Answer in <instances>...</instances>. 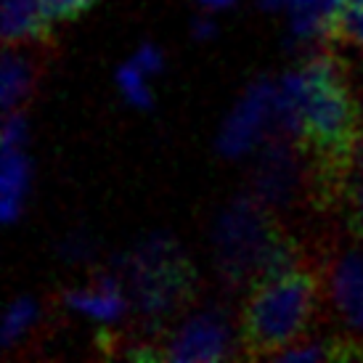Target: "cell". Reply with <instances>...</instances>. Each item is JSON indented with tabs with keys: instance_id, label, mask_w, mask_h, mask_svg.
<instances>
[{
	"instance_id": "10",
	"label": "cell",
	"mask_w": 363,
	"mask_h": 363,
	"mask_svg": "<svg viewBox=\"0 0 363 363\" xmlns=\"http://www.w3.org/2000/svg\"><path fill=\"white\" fill-rule=\"evenodd\" d=\"M61 303L74 308V311L93 315L99 321H117L122 313L128 311V294L122 289L120 276L114 273H96L93 281L82 289H67L61 294Z\"/></svg>"
},
{
	"instance_id": "5",
	"label": "cell",
	"mask_w": 363,
	"mask_h": 363,
	"mask_svg": "<svg viewBox=\"0 0 363 363\" xmlns=\"http://www.w3.org/2000/svg\"><path fill=\"white\" fill-rule=\"evenodd\" d=\"M164 358L175 363H212L231 358V329L225 315L204 311L183 321L170 334Z\"/></svg>"
},
{
	"instance_id": "19",
	"label": "cell",
	"mask_w": 363,
	"mask_h": 363,
	"mask_svg": "<svg viewBox=\"0 0 363 363\" xmlns=\"http://www.w3.org/2000/svg\"><path fill=\"white\" fill-rule=\"evenodd\" d=\"M347 181H361L363 183V133L358 138V146L353 152V160H350V172H347Z\"/></svg>"
},
{
	"instance_id": "4",
	"label": "cell",
	"mask_w": 363,
	"mask_h": 363,
	"mask_svg": "<svg viewBox=\"0 0 363 363\" xmlns=\"http://www.w3.org/2000/svg\"><path fill=\"white\" fill-rule=\"evenodd\" d=\"M122 276L128 279V297L138 315L152 326L172 318L196 292L191 260L167 236H152L138 244L122 262Z\"/></svg>"
},
{
	"instance_id": "17",
	"label": "cell",
	"mask_w": 363,
	"mask_h": 363,
	"mask_svg": "<svg viewBox=\"0 0 363 363\" xmlns=\"http://www.w3.org/2000/svg\"><path fill=\"white\" fill-rule=\"evenodd\" d=\"M21 143H24V117H21V111H6V122H3V152L21 149Z\"/></svg>"
},
{
	"instance_id": "11",
	"label": "cell",
	"mask_w": 363,
	"mask_h": 363,
	"mask_svg": "<svg viewBox=\"0 0 363 363\" xmlns=\"http://www.w3.org/2000/svg\"><path fill=\"white\" fill-rule=\"evenodd\" d=\"M53 27L40 0H3V43H51Z\"/></svg>"
},
{
	"instance_id": "15",
	"label": "cell",
	"mask_w": 363,
	"mask_h": 363,
	"mask_svg": "<svg viewBox=\"0 0 363 363\" xmlns=\"http://www.w3.org/2000/svg\"><path fill=\"white\" fill-rule=\"evenodd\" d=\"M45 19L51 21V27L56 24H72L93 6V0H40Z\"/></svg>"
},
{
	"instance_id": "22",
	"label": "cell",
	"mask_w": 363,
	"mask_h": 363,
	"mask_svg": "<svg viewBox=\"0 0 363 363\" xmlns=\"http://www.w3.org/2000/svg\"><path fill=\"white\" fill-rule=\"evenodd\" d=\"M265 9H281V6H289V0H260Z\"/></svg>"
},
{
	"instance_id": "20",
	"label": "cell",
	"mask_w": 363,
	"mask_h": 363,
	"mask_svg": "<svg viewBox=\"0 0 363 363\" xmlns=\"http://www.w3.org/2000/svg\"><path fill=\"white\" fill-rule=\"evenodd\" d=\"M212 35H215V24H212V19L199 16L196 24H194V38H196V40H207V38H212Z\"/></svg>"
},
{
	"instance_id": "9",
	"label": "cell",
	"mask_w": 363,
	"mask_h": 363,
	"mask_svg": "<svg viewBox=\"0 0 363 363\" xmlns=\"http://www.w3.org/2000/svg\"><path fill=\"white\" fill-rule=\"evenodd\" d=\"M326 292L342 321L363 332V250H345L326 265Z\"/></svg>"
},
{
	"instance_id": "23",
	"label": "cell",
	"mask_w": 363,
	"mask_h": 363,
	"mask_svg": "<svg viewBox=\"0 0 363 363\" xmlns=\"http://www.w3.org/2000/svg\"><path fill=\"white\" fill-rule=\"evenodd\" d=\"M347 6H363V0H345Z\"/></svg>"
},
{
	"instance_id": "16",
	"label": "cell",
	"mask_w": 363,
	"mask_h": 363,
	"mask_svg": "<svg viewBox=\"0 0 363 363\" xmlns=\"http://www.w3.org/2000/svg\"><path fill=\"white\" fill-rule=\"evenodd\" d=\"M342 202L347 204V225H350V231L363 236V183L361 181H347Z\"/></svg>"
},
{
	"instance_id": "18",
	"label": "cell",
	"mask_w": 363,
	"mask_h": 363,
	"mask_svg": "<svg viewBox=\"0 0 363 363\" xmlns=\"http://www.w3.org/2000/svg\"><path fill=\"white\" fill-rule=\"evenodd\" d=\"M135 64L141 67L143 72H160V67H162V53L154 48V45H143L141 51L135 53Z\"/></svg>"
},
{
	"instance_id": "13",
	"label": "cell",
	"mask_w": 363,
	"mask_h": 363,
	"mask_svg": "<svg viewBox=\"0 0 363 363\" xmlns=\"http://www.w3.org/2000/svg\"><path fill=\"white\" fill-rule=\"evenodd\" d=\"M40 323V308L32 303L30 297L13 300L3 321V345L6 350H13L16 345L24 342V337Z\"/></svg>"
},
{
	"instance_id": "8",
	"label": "cell",
	"mask_w": 363,
	"mask_h": 363,
	"mask_svg": "<svg viewBox=\"0 0 363 363\" xmlns=\"http://www.w3.org/2000/svg\"><path fill=\"white\" fill-rule=\"evenodd\" d=\"M297 143L286 135H279L268 143L255 175V196L262 204H284L297 189L300 181V160L294 152Z\"/></svg>"
},
{
	"instance_id": "1",
	"label": "cell",
	"mask_w": 363,
	"mask_h": 363,
	"mask_svg": "<svg viewBox=\"0 0 363 363\" xmlns=\"http://www.w3.org/2000/svg\"><path fill=\"white\" fill-rule=\"evenodd\" d=\"M297 99L303 117L300 146L311 157V199L315 207L342 202L350 160L363 133L361 106L355 101L342 64L329 51L315 53L281 80Z\"/></svg>"
},
{
	"instance_id": "21",
	"label": "cell",
	"mask_w": 363,
	"mask_h": 363,
	"mask_svg": "<svg viewBox=\"0 0 363 363\" xmlns=\"http://www.w3.org/2000/svg\"><path fill=\"white\" fill-rule=\"evenodd\" d=\"M202 3V9L207 11H218V9H228L233 0H199Z\"/></svg>"
},
{
	"instance_id": "14",
	"label": "cell",
	"mask_w": 363,
	"mask_h": 363,
	"mask_svg": "<svg viewBox=\"0 0 363 363\" xmlns=\"http://www.w3.org/2000/svg\"><path fill=\"white\" fill-rule=\"evenodd\" d=\"M143 74H146V72L133 61V64H125V67L120 69L117 82H120V88L128 101L135 104V106H141V109H146V106H152V93H149V88H146V82H143Z\"/></svg>"
},
{
	"instance_id": "7",
	"label": "cell",
	"mask_w": 363,
	"mask_h": 363,
	"mask_svg": "<svg viewBox=\"0 0 363 363\" xmlns=\"http://www.w3.org/2000/svg\"><path fill=\"white\" fill-rule=\"evenodd\" d=\"M51 43H3V109L21 111L27 106L43 74V51Z\"/></svg>"
},
{
	"instance_id": "12",
	"label": "cell",
	"mask_w": 363,
	"mask_h": 363,
	"mask_svg": "<svg viewBox=\"0 0 363 363\" xmlns=\"http://www.w3.org/2000/svg\"><path fill=\"white\" fill-rule=\"evenodd\" d=\"M27 181H30V164L21 149H9L3 152V220L11 223L21 212L24 194H27Z\"/></svg>"
},
{
	"instance_id": "3",
	"label": "cell",
	"mask_w": 363,
	"mask_h": 363,
	"mask_svg": "<svg viewBox=\"0 0 363 363\" xmlns=\"http://www.w3.org/2000/svg\"><path fill=\"white\" fill-rule=\"evenodd\" d=\"M218 271L228 286H252L265 276L300 265V247L281 231L279 220L255 199H236L215 225Z\"/></svg>"
},
{
	"instance_id": "2",
	"label": "cell",
	"mask_w": 363,
	"mask_h": 363,
	"mask_svg": "<svg viewBox=\"0 0 363 363\" xmlns=\"http://www.w3.org/2000/svg\"><path fill=\"white\" fill-rule=\"evenodd\" d=\"M321 305V279L308 265L265 276L250 286L242 308V347L247 358H273L297 345Z\"/></svg>"
},
{
	"instance_id": "6",
	"label": "cell",
	"mask_w": 363,
	"mask_h": 363,
	"mask_svg": "<svg viewBox=\"0 0 363 363\" xmlns=\"http://www.w3.org/2000/svg\"><path fill=\"white\" fill-rule=\"evenodd\" d=\"M273 111H276V88L271 82L260 80L247 91L242 104L231 114V120L225 122L220 141H218L220 152L225 157H239V154L250 152L262 135Z\"/></svg>"
}]
</instances>
